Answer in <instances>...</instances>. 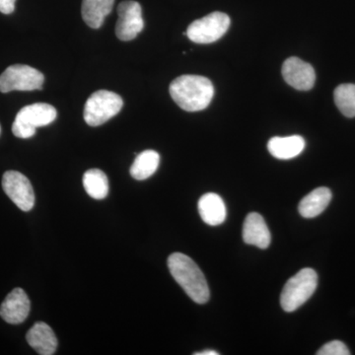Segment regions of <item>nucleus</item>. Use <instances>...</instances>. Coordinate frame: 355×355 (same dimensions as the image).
<instances>
[{
  "label": "nucleus",
  "instance_id": "8",
  "mask_svg": "<svg viewBox=\"0 0 355 355\" xmlns=\"http://www.w3.org/2000/svg\"><path fill=\"white\" fill-rule=\"evenodd\" d=\"M2 188L8 198L23 211H30L34 207L35 193L31 182L20 172L4 173Z\"/></svg>",
  "mask_w": 355,
  "mask_h": 355
},
{
  "label": "nucleus",
  "instance_id": "4",
  "mask_svg": "<svg viewBox=\"0 0 355 355\" xmlns=\"http://www.w3.org/2000/svg\"><path fill=\"white\" fill-rule=\"evenodd\" d=\"M57 110L46 103H36L21 109L12 125V132L19 139L34 137L38 128L46 127L57 119Z\"/></svg>",
  "mask_w": 355,
  "mask_h": 355
},
{
  "label": "nucleus",
  "instance_id": "22",
  "mask_svg": "<svg viewBox=\"0 0 355 355\" xmlns=\"http://www.w3.org/2000/svg\"><path fill=\"white\" fill-rule=\"evenodd\" d=\"M16 0H0V12L3 14L12 13L15 9Z\"/></svg>",
  "mask_w": 355,
  "mask_h": 355
},
{
  "label": "nucleus",
  "instance_id": "19",
  "mask_svg": "<svg viewBox=\"0 0 355 355\" xmlns=\"http://www.w3.org/2000/svg\"><path fill=\"white\" fill-rule=\"evenodd\" d=\"M83 186L86 193L94 200H104L108 196V177L101 170H88L83 176Z\"/></svg>",
  "mask_w": 355,
  "mask_h": 355
},
{
  "label": "nucleus",
  "instance_id": "2",
  "mask_svg": "<svg viewBox=\"0 0 355 355\" xmlns=\"http://www.w3.org/2000/svg\"><path fill=\"white\" fill-rule=\"evenodd\" d=\"M167 263L172 277L193 302L205 304L209 300V287L205 275L190 257L174 253L168 258Z\"/></svg>",
  "mask_w": 355,
  "mask_h": 355
},
{
  "label": "nucleus",
  "instance_id": "18",
  "mask_svg": "<svg viewBox=\"0 0 355 355\" xmlns=\"http://www.w3.org/2000/svg\"><path fill=\"white\" fill-rule=\"evenodd\" d=\"M160 163V155L154 150H146L139 153L130 167V175L133 179H148L157 171Z\"/></svg>",
  "mask_w": 355,
  "mask_h": 355
},
{
  "label": "nucleus",
  "instance_id": "11",
  "mask_svg": "<svg viewBox=\"0 0 355 355\" xmlns=\"http://www.w3.org/2000/svg\"><path fill=\"white\" fill-rule=\"evenodd\" d=\"M31 303L22 288L13 289L0 306V316L8 324L23 323L29 316Z\"/></svg>",
  "mask_w": 355,
  "mask_h": 355
},
{
  "label": "nucleus",
  "instance_id": "21",
  "mask_svg": "<svg viewBox=\"0 0 355 355\" xmlns=\"http://www.w3.org/2000/svg\"><path fill=\"white\" fill-rule=\"evenodd\" d=\"M318 355H349L347 345L340 340H333L326 343L317 352Z\"/></svg>",
  "mask_w": 355,
  "mask_h": 355
},
{
  "label": "nucleus",
  "instance_id": "6",
  "mask_svg": "<svg viewBox=\"0 0 355 355\" xmlns=\"http://www.w3.org/2000/svg\"><path fill=\"white\" fill-rule=\"evenodd\" d=\"M230 18L222 12L210 13L193 21L187 30L188 38L197 44H211L218 41L230 27Z\"/></svg>",
  "mask_w": 355,
  "mask_h": 355
},
{
  "label": "nucleus",
  "instance_id": "24",
  "mask_svg": "<svg viewBox=\"0 0 355 355\" xmlns=\"http://www.w3.org/2000/svg\"><path fill=\"white\" fill-rule=\"evenodd\" d=\"M0 132H1V128H0Z\"/></svg>",
  "mask_w": 355,
  "mask_h": 355
},
{
  "label": "nucleus",
  "instance_id": "3",
  "mask_svg": "<svg viewBox=\"0 0 355 355\" xmlns=\"http://www.w3.org/2000/svg\"><path fill=\"white\" fill-rule=\"evenodd\" d=\"M318 275L313 268H306L299 270L286 282L282 295L280 305L286 312H294L307 302L316 291Z\"/></svg>",
  "mask_w": 355,
  "mask_h": 355
},
{
  "label": "nucleus",
  "instance_id": "10",
  "mask_svg": "<svg viewBox=\"0 0 355 355\" xmlns=\"http://www.w3.org/2000/svg\"><path fill=\"white\" fill-rule=\"evenodd\" d=\"M282 76L296 90H311L316 81V73L312 65L296 57L287 58L282 65Z\"/></svg>",
  "mask_w": 355,
  "mask_h": 355
},
{
  "label": "nucleus",
  "instance_id": "12",
  "mask_svg": "<svg viewBox=\"0 0 355 355\" xmlns=\"http://www.w3.org/2000/svg\"><path fill=\"white\" fill-rule=\"evenodd\" d=\"M270 232L263 217L257 212L248 214L243 226L244 242L260 249H266L270 245Z\"/></svg>",
  "mask_w": 355,
  "mask_h": 355
},
{
  "label": "nucleus",
  "instance_id": "20",
  "mask_svg": "<svg viewBox=\"0 0 355 355\" xmlns=\"http://www.w3.org/2000/svg\"><path fill=\"white\" fill-rule=\"evenodd\" d=\"M335 103L340 113L347 118L355 116V84H342L334 92Z\"/></svg>",
  "mask_w": 355,
  "mask_h": 355
},
{
  "label": "nucleus",
  "instance_id": "14",
  "mask_svg": "<svg viewBox=\"0 0 355 355\" xmlns=\"http://www.w3.org/2000/svg\"><path fill=\"white\" fill-rule=\"evenodd\" d=\"M198 209L203 222L207 225H220L227 216L225 203L217 193H207L203 195L198 200Z\"/></svg>",
  "mask_w": 355,
  "mask_h": 355
},
{
  "label": "nucleus",
  "instance_id": "15",
  "mask_svg": "<svg viewBox=\"0 0 355 355\" xmlns=\"http://www.w3.org/2000/svg\"><path fill=\"white\" fill-rule=\"evenodd\" d=\"M305 148V140L300 135L275 137L268 142V153L279 160L297 157Z\"/></svg>",
  "mask_w": 355,
  "mask_h": 355
},
{
  "label": "nucleus",
  "instance_id": "5",
  "mask_svg": "<svg viewBox=\"0 0 355 355\" xmlns=\"http://www.w3.org/2000/svg\"><path fill=\"white\" fill-rule=\"evenodd\" d=\"M123 106L120 95L108 90L93 93L84 107V120L90 127H99L114 116Z\"/></svg>",
  "mask_w": 355,
  "mask_h": 355
},
{
  "label": "nucleus",
  "instance_id": "23",
  "mask_svg": "<svg viewBox=\"0 0 355 355\" xmlns=\"http://www.w3.org/2000/svg\"><path fill=\"white\" fill-rule=\"evenodd\" d=\"M195 355H218V352H216V350H205V352H196L193 354Z\"/></svg>",
  "mask_w": 355,
  "mask_h": 355
},
{
  "label": "nucleus",
  "instance_id": "16",
  "mask_svg": "<svg viewBox=\"0 0 355 355\" xmlns=\"http://www.w3.org/2000/svg\"><path fill=\"white\" fill-rule=\"evenodd\" d=\"M331 198L330 189L326 187L318 188L302 198L299 203V214L304 218H314L324 211L330 205Z\"/></svg>",
  "mask_w": 355,
  "mask_h": 355
},
{
  "label": "nucleus",
  "instance_id": "13",
  "mask_svg": "<svg viewBox=\"0 0 355 355\" xmlns=\"http://www.w3.org/2000/svg\"><path fill=\"white\" fill-rule=\"evenodd\" d=\"M26 340L39 354L51 355L55 354L58 340L53 331L48 324L38 322L28 331Z\"/></svg>",
  "mask_w": 355,
  "mask_h": 355
},
{
  "label": "nucleus",
  "instance_id": "9",
  "mask_svg": "<svg viewBox=\"0 0 355 355\" xmlns=\"http://www.w3.org/2000/svg\"><path fill=\"white\" fill-rule=\"evenodd\" d=\"M119 20L116 25V35L121 41L128 42L137 38L144 30L142 9L139 2L133 0L123 1L118 7Z\"/></svg>",
  "mask_w": 355,
  "mask_h": 355
},
{
  "label": "nucleus",
  "instance_id": "1",
  "mask_svg": "<svg viewBox=\"0 0 355 355\" xmlns=\"http://www.w3.org/2000/svg\"><path fill=\"white\" fill-rule=\"evenodd\" d=\"M170 95L187 112H200L207 109L214 96V84L209 78L200 76H182L170 84Z\"/></svg>",
  "mask_w": 355,
  "mask_h": 355
},
{
  "label": "nucleus",
  "instance_id": "17",
  "mask_svg": "<svg viewBox=\"0 0 355 355\" xmlns=\"http://www.w3.org/2000/svg\"><path fill=\"white\" fill-rule=\"evenodd\" d=\"M114 2V0H83L81 14L84 22L93 29H99L111 13Z\"/></svg>",
  "mask_w": 355,
  "mask_h": 355
},
{
  "label": "nucleus",
  "instance_id": "7",
  "mask_svg": "<svg viewBox=\"0 0 355 355\" xmlns=\"http://www.w3.org/2000/svg\"><path fill=\"white\" fill-rule=\"evenodd\" d=\"M44 81V74L29 65H10L0 76V92L41 90Z\"/></svg>",
  "mask_w": 355,
  "mask_h": 355
}]
</instances>
